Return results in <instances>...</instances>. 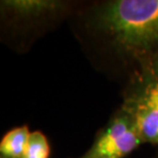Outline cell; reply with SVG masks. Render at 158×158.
<instances>
[{"instance_id": "277c9868", "label": "cell", "mask_w": 158, "mask_h": 158, "mask_svg": "<svg viewBox=\"0 0 158 158\" xmlns=\"http://www.w3.org/2000/svg\"><path fill=\"white\" fill-rule=\"evenodd\" d=\"M121 107L134 119L144 143L158 145V103L128 86Z\"/></svg>"}, {"instance_id": "8992f818", "label": "cell", "mask_w": 158, "mask_h": 158, "mask_svg": "<svg viewBox=\"0 0 158 158\" xmlns=\"http://www.w3.org/2000/svg\"><path fill=\"white\" fill-rule=\"evenodd\" d=\"M129 86L142 91L158 103V60L132 75Z\"/></svg>"}, {"instance_id": "52a82bcc", "label": "cell", "mask_w": 158, "mask_h": 158, "mask_svg": "<svg viewBox=\"0 0 158 158\" xmlns=\"http://www.w3.org/2000/svg\"><path fill=\"white\" fill-rule=\"evenodd\" d=\"M49 144L47 138L41 131H33L30 134L27 149L23 158H48Z\"/></svg>"}, {"instance_id": "ba28073f", "label": "cell", "mask_w": 158, "mask_h": 158, "mask_svg": "<svg viewBox=\"0 0 158 158\" xmlns=\"http://www.w3.org/2000/svg\"><path fill=\"white\" fill-rule=\"evenodd\" d=\"M0 158H3V157H0Z\"/></svg>"}, {"instance_id": "6da1fadb", "label": "cell", "mask_w": 158, "mask_h": 158, "mask_svg": "<svg viewBox=\"0 0 158 158\" xmlns=\"http://www.w3.org/2000/svg\"><path fill=\"white\" fill-rule=\"evenodd\" d=\"M87 37L131 76L158 60V0H107L81 15Z\"/></svg>"}, {"instance_id": "5b68a950", "label": "cell", "mask_w": 158, "mask_h": 158, "mask_svg": "<svg viewBox=\"0 0 158 158\" xmlns=\"http://www.w3.org/2000/svg\"><path fill=\"white\" fill-rule=\"evenodd\" d=\"M30 134L27 125L19 126L6 132L0 142V157L23 158Z\"/></svg>"}, {"instance_id": "7a4b0ae2", "label": "cell", "mask_w": 158, "mask_h": 158, "mask_svg": "<svg viewBox=\"0 0 158 158\" xmlns=\"http://www.w3.org/2000/svg\"><path fill=\"white\" fill-rule=\"evenodd\" d=\"M143 143L131 114L120 107L79 158H124Z\"/></svg>"}, {"instance_id": "3957f363", "label": "cell", "mask_w": 158, "mask_h": 158, "mask_svg": "<svg viewBox=\"0 0 158 158\" xmlns=\"http://www.w3.org/2000/svg\"><path fill=\"white\" fill-rule=\"evenodd\" d=\"M73 3L61 0H2L1 19L21 28L37 27L61 20L70 14Z\"/></svg>"}]
</instances>
